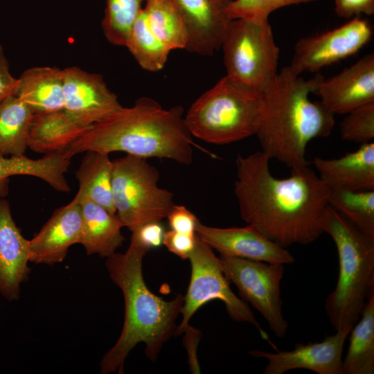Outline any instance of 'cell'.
Masks as SVG:
<instances>
[{
	"label": "cell",
	"instance_id": "6da1fadb",
	"mask_svg": "<svg viewBox=\"0 0 374 374\" xmlns=\"http://www.w3.org/2000/svg\"><path fill=\"white\" fill-rule=\"evenodd\" d=\"M262 151L236 159L235 195L242 219L278 245L309 244L323 233L321 220L330 190L308 166L284 179Z\"/></svg>",
	"mask_w": 374,
	"mask_h": 374
},
{
	"label": "cell",
	"instance_id": "30bf717a",
	"mask_svg": "<svg viewBox=\"0 0 374 374\" xmlns=\"http://www.w3.org/2000/svg\"><path fill=\"white\" fill-rule=\"evenodd\" d=\"M219 258L225 276L237 287L242 299L261 314L276 337L283 338L289 326L280 298L285 265L221 255Z\"/></svg>",
	"mask_w": 374,
	"mask_h": 374
},
{
	"label": "cell",
	"instance_id": "4dcf8cb0",
	"mask_svg": "<svg viewBox=\"0 0 374 374\" xmlns=\"http://www.w3.org/2000/svg\"><path fill=\"white\" fill-rule=\"evenodd\" d=\"M341 138L360 144L374 139V101L360 105L346 114L340 123Z\"/></svg>",
	"mask_w": 374,
	"mask_h": 374
},
{
	"label": "cell",
	"instance_id": "836d02e7",
	"mask_svg": "<svg viewBox=\"0 0 374 374\" xmlns=\"http://www.w3.org/2000/svg\"><path fill=\"white\" fill-rule=\"evenodd\" d=\"M166 217L172 230L190 235H196L195 229L199 221L184 206L174 204Z\"/></svg>",
	"mask_w": 374,
	"mask_h": 374
},
{
	"label": "cell",
	"instance_id": "4fadbf2b",
	"mask_svg": "<svg viewBox=\"0 0 374 374\" xmlns=\"http://www.w3.org/2000/svg\"><path fill=\"white\" fill-rule=\"evenodd\" d=\"M348 336L346 333L336 332L320 342L297 343L291 350L269 353L253 350L249 354L267 360L263 374H283L298 368L317 374H343L342 354Z\"/></svg>",
	"mask_w": 374,
	"mask_h": 374
},
{
	"label": "cell",
	"instance_id": "4316f807",
	"mask_svg": "<svg viewBox=\"0 0 374 374\" xmlns=\"http://www.w3.org/2000/svg\"><path fill=\"white\" fill-rule=\"evenodd\" d=\"M125 46L143 69L152 72L164 66L171 51L151 30L144 8L132 28Z\"/></svg>",
	"mask_w": 374,
	"mask_h": 374
},
{
	"label": "cell",
	"instance_id": "8d00e7d4",
	"mask_svg": "<svg viewBox=\"0 0 374 374\" xmlns=\"http://www.w3.org/2000/svg\"><path fill=\"white\" fill-rule=\"evenodd\" d=\"M19 79L13 77L9 64L0 44V103L10 96L16 94Z\"/></svg>",
	"mask_w": 374,
	"mask_h": 374
},
{
	"label": "cell",
	"instance_id": "ba28073f",
	"mask_svg": "<svg viewBox=\"0 0 374 374\" xmlns=\"http://www.w3.org/2000/svg\"><path fill=\"white\" fill-rule=\"evenodd\" d=\"M221 48L226 75L260 93L278 73L280 51L269 20L231 19Z\"/></svg>",
	"mask_w": 374,
	"mask_h": 374
},
{
	"label": "cell",
	"instance_id": "f1b7e54d",
	"mask_svg": "<svg viewBox=\"0 0 374 374\" xmlns=\"http://www.w3.org/2000/svg\"><path fill=\"white\" fill-rule=\"evenodd\" d=\"M328 205L361 231L374 238V190H330Z\"/></svg>",
	"mask_w": 374,
	"mask_h": 374
},
{
	"label": "cell",
	"instance_id": "5b68a950",
	"mask_svg": "<svg viewBox=\"0 0 374 374\" xmlns=\"http://www.w3.org/2000/svg\"><path fill=\"white\" fill-rule=\"evenodd\" d=\"M321 226L334 241L339 259L337 282L326 299V312L336 332L349 335L374 296V238L330 205L323 211Z\"/></svg>",
	"mask_w": 374,
	"mask_h": 374
},
{
	"label": "cell",
	"instance_id": "9a60e30c",
	"mask_svg": "<svg viewBox=\"0 0 374 374\" xmlns=\"http://www.w3.org/2000/svg\"><path fill=\"white\" fill-rule=\"evenodd\" d=\"M196 235L221 256L270 263L292 264L294 256L253 226L217 228L198 222Z\"/></svg>",
	"mask_w": 374,
	"mask_h": 374
},
{
	"label": "cell",
	"instance_id": "7a4b0ae2",
	"mask_svg": "<svg viewBox=\"0 0 374 374\" xmlns=\"http://www.w3.org/2000/svg\"><path fill=\"white\" fill-rule=\"evenodd\" d=\"M184 108L164 109L148 97L93 125L65 150L73 157L86 151L109 154L123 152L139 157H156L190 165L193 160L192 135L184 120Z\"/></svg>",
	"mask_w": 374,
	"mask_h": 374
},
{
	"label": "cell",
	"instance_id": "ffe728a7",
	"mask_svg": "<svg viewBox=\"0 0 374 374\" xmlns=\"http://www.w3.org/2000/svg\"><path fill=\"white\" fill-rule=\"evenodd\" d=\"M71 159L65 151L44 154L38 159H30L25 155H0V197H7L10 179L17 175L37 177L55 190L68 193L71 188L65 175L71 165Z\"/></svg>",
	"mask_w": 374,
	"mask_h": 374
},
{
	"label": "cell",
	"instance_id": "d6986e66",
	"mask_svg": "<svg viewBox=\"0 0 374 374\" xmlns=\"http://www.w3.org/2000/svg\"><path fill=\"white\" fill-rule=\"evenodd\" d=\"M319 179L330 190H374V143L360 144L355 151L336 159L315 157Z\"/></svg>",
	"mask_w": 374,
	"mask_h": 374
},
{
	"label": "cell",
	"instance_id": "cb8c5ba5",
	"mask_svg": "<svg viewBox=\"0 0 374 374\" xmlns=\"http://www.w3.org/2000/svg\"><path fill=\"white\" fill-rule=\"evenodd\" d=\"M75 172L79 188L75 195L79 200L87 199L116 214L112 188V160L109 154L86 151Z\"/></svg>",
	"mask_w": 374,
	"mask_h": 374
},
{
	"label": "cell",
	"instance_id": "ac0fdd59",
	"mask_svg": "<svg viewBox=\"0 0 374 374\" xmlns=\"http://www.w3.org/2000/svg\"><path fill=\"white\" fill-rule=\"evenodd\" d=\"M29 240L16 224L10 202L0 197V294L8 301H18L21 286L28 281L31 269Z\"/></svg>",
	"mask_w": 374,
	"mask_h": 374
},
{
	"label": "cell",
	"instance_id": "d6a6232c",
	"mask_svg": "<svg viewBox=\"0 0 374 374\" xmlns=\"http://www.w3.org/2000/svg\"><path fill=\"white\" fill-rule=\"evenodd\" d=\"M131 232L130 240L136 242L148 251L163 244L165 229L160 220L143 224Z\"/></svg>",
	"mask_w": 374,
	"mask_h": 374
},
{
	"label": "cell",
	"instance_id": "8992f818",
	"mask_svg": "<svg viewBox=\"0 0 374 374\" xmlns=\"http://www.w3.org/2000/svg\"><path fill=\"white\" fill-rule=\"evenodd\" d=\"M261 112V93L226 75L191 105L184 120L192 136L223 145L256 135Z\"/></svg>",
	"mask_w": 374,
	"mask_h": 374
},
{
	"label": "cell",
	"instance_id": "d4e9b609",
	"mask_svg": "<svg viewBox=\"0 0 374 374\" xmlns=\"http://www.w3.org/2000/svg\"><path fill=\"white\" fill-rule=\"evenodd\" d=\"M34 113L16 94L0 103V155H25Z\"/></svg>",
	"mask_w": 374,
	"mask_h": 374
},
{
	"label": "cell",
	"instance_id": "e0dca14e",
	"mask_svg": "<svg viewBox=\"0 0 374 374\" xmlns=\"http://www.w3.org/2000/svg\"><path fill=\"white\" fill-rule=\"evenodd\" d=\"M82 223L80 202L75 196L69 204L57 208L29 240L30 262L49 266L62 262L69 249L80 244Z\"/></svg>",
	"mask_w": 374,
	"mask_h": 374
},
{
	"label": "cell",
	"instance_id": "83f0119b",
	"mask_svg": "<svg viewBox=\"0 0 374 374\" xmlns=\"http://www.w3.org/2000/svg\"><path fill=\"white\" fill-rule=\"evenodd\" d=\"M143 8L148 25L158 39L171 51L186 48V30L170 0H146Z\"/></svg>",
	"mask_w": 374,
	"mask_h": 374
},
{
	"label": "cell",
	"instance_id": "52a82bcc",
	"mask_svg": "<svg viewBox=\"0 0 374 374\" xmlns=\"http://www.w3.org/2000/svg\"><path fill=\"white\" fill-rule=\"evenodd\" d=\"M146 159L126 154L112 160L116 214L131 231L147 222L161 221L175 204L173 194L158 186V170Z\"/></svg>",
	"mask_w": 374,
	"mask_h": 374
},
{
	"label": "cell",
	"instance_id": "484cf974",
	"mask_svg": "<svg viewBox=\"0 0 374 374\" xmlns=\"http://www.w3.org/2000/svg\"><path fill=\"white\" fill-rule=\"evenodd\" d=\"M349 346L343 359V374L374 373V296L366 303L350 331Z\"/></svg>",
	"mask_w": 374,
	"mask_h": 374
},
{
	"label": "cell",
	"instance_id": "9c48e42d",
	"mask_svg": "<svg viewBox=\"0 0 374 374\" xmlns=\"http://www.w3.org/2000/svg\"><path fill=\"white\" fill-rule=\"evenodd\" d=\"M188 259L191 265L190 280L181 309L182 319L177 326L175 335L184 332L190 318L203 305L212 300H219L224 303L233 320L253 325L261 337L268 340L267 332L255 318L248 303L231 290L230 282L225 276L220 258L215 255L213 249L197 236L195 247Z\"/></svg>",
	"mask_w": 374,
	"mask_h": 374
},
{
	"label": "cell",
	"instance_id": "7402d4cb",
	"mask_svg": "<svg viewBox=\"0 0 374 374\" xmlns=\"http://www.w3.org/2000/svg\"><path fill=\"white\" fill-rule=\"evenodd\" d=\"M18 79L16 95L34 114L63 109L62 69L35 66L24 71Z\"/></svg>",
	"mask_w": 374,
	"mask_h": 374
},
{
	"label": "cell",
	"instance_id": "277c9868",
	"mask_svg": "<svg viewBox=\"0 0 374 374\" xmlns=\"http://www.w3.org/2000/svg\"><path fill=\"white\" fill-rule=\"evenodd\" d=\"M148 251L130 240L124 253L116 252L107 258L109 278L123 292L125 319L120 337L101 359L103 374L123 373L127 355L141 342L145 345L147 357L154 362L163 344L175 335L176 320L184 296L177 294L174 299L166 301L148 289L142 270Z\"/></svg>",
	"mask_w": 374,
	"mask_h": 374
},
{
	"label": "cell",
	"instance_id": "1f68e13d",
	"mask_svg": "<svg viewBox=\"0 0 374 374\" xmlns=\"http://www.w3.org/2000/svg\"><path fill=\"white\" fill-rule=\"evenodd\" d=\"M319 0H233L228 8L229 19H243L262 22L268 20L274 10L291 6Z\"/></svg>",
	"mask_w": 374,
	"mask_h": 374
},
{
	"label": "cell",
	"instance_id": "3957f363",
	"mask_svg": "<svg viewBox=\"0 0 374 374\" xmlns=\"http://www.w3.org/2000/svg\"><path fill=\"white\" fill-rule=\"evenodd\" d=\"M323 78L317 73L305 79L287 66L261 91L262 112L256 135L261 151L270 159L291 169L308 166V144L331 134L335 114L321 101L310 98Z\"/></svg>",
	"mask_w": 374,
	"mask_h": 374
},
{
	"label": "cell",
	"instance_id": "e575fe53",
	"mask_svg": "<svg viewBox=\"0 0 374 374\" xmlns=\"http://www.w3.org/2000/svg\"><path fill=\"white\" fill-rule=\"evenodd\" d=\"M196 235H190L173 231H165L163 240L168 250L179 258L188 259L196 242Z\"/></svg>",
	"mask_w": 374,
	"mask_h": 374
},
{
	"label": "cell",
	"instance_id": "44dd1931",
	"mask_svg": "<svg viewBox=\"0 0 374 374\" xmlns=\"http://www.w3.org/2000/svg\"><path fill=\"white\" fill-rule=\"evenodd\" d=\"M80 204L82 220L80 244L86 253L103 258L113 255L125 240L123 223L116 214L91 201L82 199Z\"/></svg>",
	"mask_w": 374,
	"mask_h": 374
},
{
	"label": "cell",
	"instance_id": "5bb4252c",
	"mask_svg": "<svg viewBox=\"0 0 374 374\" xmlns=\"http://www.w3.org/2000/svg\"><path fill=\"white\" fill-rule=\"evenodd\" d=\"M170 1L184 24L186 51L209 56L221 48L231 21L227 10L233 0Z\"/></svg>",
	"mask_w": 374,
	"mask_h": 374
},
{
	"label": "cell",
	"instance_id": "8fae6325",
	"mask_svg": "<svg viewBox=\"0 0 374 374\" xmlns=\"http://www.w3.org/2000/svg\"><path fill=\"white\" fill-rule=\"evenodd\" d=\"M373 28L365 19L354 17L321 34L301 38L295 44L290 68L296 74L317 72L355 55L366 46Z\"/></svg>",
	"mask_w": 374,
	"mask_h": 374
},
{
	"label": "cell",
	"instance_id": "603a6c76",
	"mask_svg": "<svg viewBox=\"0 0 374 374\" xmlns=\"http://www.w3.org/2000/svg\"><path fill=\"white\" fill-rule=\"evenodd\" d=\"M88 129L77 124L64 109L35 114L30 129L28 148L44 154L64 152Z\"/></svg>",
	"mask_w": 374,
	"mask_h": 374
},
{
	"label": "cell",
	"instance_id": "7c38bea8",
	"mask_svg": "<svg viewBox=\"0 0 374 374\" xmlns=\"http://www.w3.org/2000/svg\"><path fill=\"white\" fill-rule=\"evenodd\" d=\"M64 111L77 124L89 128L123 106L103 77L77 66L62 69Z\"/></svg>",
	"mask_w": 374,
	"mask_h": 374
},
{
	"label": "cell",
	"instance_id": "74e56055",
	"mask_svg": "<svg viewBox=\"0 0 374 374\" xmlns=\"http://www.w3.org/2000/svg\"><path fill=\"white\" fill-rule=\"evenodd\" d=\"M184 345L188 353L190 369L193 373H199V365L197 357V348L200 339V331L190 326L184 330Z\"/></svg>",
	"mask_w": 374,
	"mask_h": 374
},
{
	"label": "cell",
	"instance_id": "2e32d148",
	"mask_svg": "<svg viewBox=\"0 0 374 374\" xmlns=\"http://www.w3.org/2000/svg\"><path fill=\"white\" fill-rule=\"evenodd\" d=\"M314 93L333 114H346L374 101V53H370L339 73L320 82Z\"/></svg>",
	"mask_w": 374,
	"mask_h": 374
},
{
	"label": "cell",
	"instance_id": "f546056e",
	"mask_svg": "<svg viewBox=\"0 0 374 374\" xmlns=\"http://www.w3.org/2000/svg\"><path fill=\"white\" fill-rule=\"evenodd\" d=\"M146 0H106L102 28L112 44L125 46Z\"/></svg>",
	"mask_w": 374,
	"mask_h": 374
},
{
	"label": "cell",
	"instance_id": "d590c367",
	"mask_svg": "<svg viewBox=\"0 0 374 374\" xmlns=\"http://www.w3.org/2000/svg\"><path fill=\"white\" fill-rule=\"evenodd\" d=\"M337 16L345 19L374 14V0H334Z\"/></svg>",
	"mask_w": 374,
	"mask_h": 374
}]
</instances>
